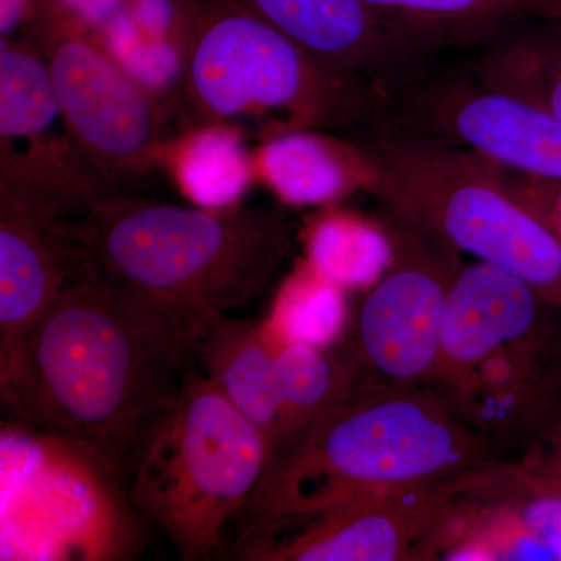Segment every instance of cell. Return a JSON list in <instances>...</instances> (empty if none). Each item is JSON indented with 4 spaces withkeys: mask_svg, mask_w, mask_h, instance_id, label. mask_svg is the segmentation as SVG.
Masks as SVG:
<instances>
[{
    "mask_svg": "<svg viewBox=\"0 0 561 561\" xmlns=\"http://www.w3.org/2000/svg\"><path fill=\"white\" fill-rule=\"evenodd\" d=\"M197 332L122 297L81 261L0 365L3 405L130 481L194 364Z\"/></svg>",
    "mask_w": 561,
    "mask_h": 561,
    "instance_id": "obj_1",
    "label": "cell"
},
{
    "mask_svg": "<svg viewBox=\"0 0 561 561\" xmlns=\"http://www.w3.org/2000/svg\"><path fill=\"white\" fill-rule=\"evenodd\" d=\"M58 221L111 289L195 331L253 300L291 245L275 209L190 208L128 192Z\"/></svg>",
    "mask_w": 561,
    "mask_h": 561,
    "instance_id": "obj_2",
    "label": "cell"
},
{
    "mask_svg": "<svg viewBox=\"0 0 561 561\" xmlns=\"http://www.w3.org/2000/svg\"><path fill=\"white\" fill-rule=\"evenodd\" d=\"M432 389L367 381L273 454L239 531L302 522L348 502L448 481L494 461Z\"/></svg>",
    "mask_w": 561,
    "mask_h": 561,
    "instance_id": "obj_3",
    "label": "cell"
},
{
    "mask_svg": "<svg viewBox=\"0 0 561 561\" xmlns=\"http://www.w3.org/2000/svg\"><path fill=\"white\" fill-rule=\"evenodd\" d=\"M179 76L173 101L184 127L265 122L280 133L343 128L381 94L313 58L295 41L217 0L176 7Z\"/></svg>",
    "mask_w": 561,
    "mask_h": 561,
    "instance_id": "obj_4",
    "label": "cell"
},
{
    "mask_svg": "<svg viewBox=\"0 0 561 561\" xmlns=\"http://www.w3.org/2000/svg\"><path fill=\"white\" fill-rule=\"evenodd\" d=\"M360 151L394 221L518 276L561 309L560 239L516 197L505 169L408 130L373 136Z\"/></svg>",
    "mask_w": 561,
    "mask_h": 561,
    "instance_id": "obj_5",
    "label": "cell"
},
{
    "mask_svg": "<svg viewBox=\"0 0 561 561\" xmlns=\"http://www.w3.org/2000/svg\"><path fill=\"white\" fill-rule=\"evenodd\" d=\"M272 459L267 435L191 364L128 496L181 560L219 559Z\"/></svg>",
    "mask_w": 561,
    "mask_h": 561,
    "instance_id": "obj_6",
    "label": "cell"
},
{
    "mask_svg": "<svg viewBox=\"0 0 561 561\" xmlns=\"http://www.w3.org/2000/svg\"><path fill=\"white\" fill-rule=\"evenodd\" d=\"M25 33L46 58L66 127L114 190L127 192L168 161L171 144L154 95L111 54L98 27L38 0Z\"/></svg>",
    "mask_w": 561,
    "mask_h": 561,
    "instance_id": "obj_7",
    "label": "cell"
},
{
    "mask_svg": "<svg viewBox=\"0 0 561 561\" xmlns=\"http://www.w3.org/2000/svg\"><path fill=\"white\" fill-rule=\"evenodd\" d=\"M0 192L47 220H72L116 194L66 127L31 35L0 47Z\"/></svg>",
    "mask_w": 561,
    "mask_h": 561,
    "instance_id": "obj_8",
    "label": "cell"
},
{
    "mask_svg": "<svg viewBox=\"0 0 561 561\" xmlns=\"http://www.w3.org/2000/svg\"><path fill=\"white\" fill-rule=\"evenodd\" d=\"M397 224L393 256L354 317L345 346L368 381L391 389H431L456 251Z\"/></svg>",
    "mask_w": 561,
    "mask_h": 561,
    "instance_id": "obj_9",
    "label": "cell"
},
{
    "mask_svg": "<svg viewBox=\"0 0 561 561\" xmlns=\"http://www.w3.org/2000/svg\"><path fill=\"white\" fill-rule=\"evenodd\" d=\"M472 471L348 502L302 522L241 531L221 556L245 561L421 559L434 531L470 490Z\"/></svg>",
    "mask_w": 561,
    "mask_h": 561,
    "instance_id": "obj_10",
    "label": "cell"
},
{
    "mask_svg": "<svg viewBox=\"0 0 561 561\" xmlns=\"http://www.w3.org/2000/svg\"><path fill=\"white\" fill-rule=\"evenodd\" d=\"M404 130L474 151L502 169L561 180V122L479 79H438L402 95Z\"/></svg>",
    "mask_w": 561,
    "mask_h": 561,
    "instance_id": "obj_11",
    "label": "cell"
},
{
    "mask_svg": "<svg viewBox=\"0 0 561 561\" xmlns=\"http://www.w3.org/2000/svg\"><path fill=\"white\" fill-rule=\"evenodd\" d=\"M432 390L494 448L529 449L561 423V337L491 351Z\"/></svg>",
    "mask_w": 561,
    "mask_h": 561,
    "instance_id": "obj_12",
    "label": "cell"
},
{
    "mask_svg": "<svg viewBox=\"0 0 561 561\" xmlns=\"http://www.w3.org/2000/svg\"><path fill=\"white\" fill-rule=\"evenodd\" d=\"M556 337H561V309L526 280L481 261L461 265L446 298L432 387L502 346Z\"/></svg>",
    "mask_w": 561,
    "mask_h": 561,
    "instance_id": "obj_13",
    "label": "cell"
},
{
    "mask_svg": "<svg viewBox=\"0 0 561 561\" xmlns=\"http://www.w3.org/2000/svg\"><path fill=\"white\" fill-rule=\"evenodd\" d=\"M80 262L60 221L0 192V365L49 311Z\"/></svg>",
    "mask_w": 561,
    "mask_h": 561,
    "instance_id": "obj_14",
    "label": "cell"
},
{
    "mask_svg": "<svg viewBox=\"0 0 561 561\" xmlns=\"http://www.w3.org/2000/svg\"><path fill=\"white\" fill-rule=\"evenodd\" d=\"M279 346L267 323L220 313L205 320L192 351L198 370L267 435L273 453L283 437Z\"/></svg>",
    "mask_w": 561,
    "mask_h": 561,
    "instance_id": "obj_15",
    "label": "cell"
},
{
    "mask_svg": "<svg viewBox=\"0 0 561 561\" xmlns=\"http://www.w3.org/2000/svg\"><path fill=\"white\" fill-rule=\"evenodd\" d=\"M413 54L493 39L527 16L541 0H364Z\"/></svg>",
    "mask_w": 561,
    "mask_h": 561,
    "instance_id": "obj_16",
    "label": "cell"
},
{
    "mask_svg": "<svg viewBox=\"0 0 561 561\" xmlns=\"http://www.w3.org/2000/svg\"><path fill=\"white\" fill-rule=\"evenodd\" d=\"M278 371L283 437L276 451L368 381L345 345L280 343Z\"/></svg>",
    "mask_w": 561,
    "mask_h": 561,
    "instance_id": "obj_17",
    "label": "cell"
},
{
    "mask_svg": "<svg viewBox=\"0 0 561 561\" xmlns=\"http://www.w3.org/2000/svg\"><path fill=\"white\" fill-rule=\"evenodd\" d=\"M172 154L181 190L203 208H228L251 180V162L242 131L227 125L187 130Z\"/></svg>",
    "mask_w": 561,
    "mask_h": 561,
    "instance_id": "obj_18",
    "label": "cell"
},
{
    "mask_svg": "<svg viewBox=\"0 0 561 561\" xmlns=\"http://www.w3.org/2000/svg\"><path fill=\"white\" fill-rule=\"evenodd\" d=\"M505 41L482 58L476 79L512 92L561 122V24Z\"/></svg>",
    "mask_w": 561,
    "mask_h": 561,
    "instance_id": "obj_19",
    "label": "cell"
},
{
    "mask_svg": "<svg viewBox=\"0 0 561 561\" xmlns=\"http://www.w3.org/2000/svg\"><path fill=\"white\" fill-rule=\"evenodd\" d=\"M262 169L273 190L298 205L330 201L346 186L335 150L306 131L280 133L268 140Z\"/></svg>",
    "mask_w": 561,
    "mask_h": 561,
    "instance_id": "obj_20",
    "label": "cell"
},
{
    "mask_svg": "<svg viewBox=\"0 0 561 561\" xmlns=\"http://www.w3.org/2000/svg\"><path fill=\"white\" fill-rule=\"evenodd\" d=\"M345 320L339 286L317 275L294 279L279 291L267 327L279 343L330 346L337 342Z\"/></svg>",
    "mask_w": 561,
    "mask_h": 561,
    "instance_id": "obj_21",
    "label": "cell"
},
{
    "mask_svg": "<svg viewBox=\"0 0 561 561\" xmlns=\"http://www.w3.org/2000/svg\"><path fill=\"white\" fill-rule=\"evenodd\" d=\"M376 245L371 236L341 221H327L313 232L311 262L317 275L335 286L364 283L376 271Z\"/></svg>",
    "mask_w": 561,
    "mask_h": 561,
    "instance_id": "obj_22",
    "label": "cell"
},
{
    "mask_svg": "<svg viewBox=\"0 0 561 561\" xmlns=\"http://www.w3.org/2000/svg\"><path fill=\"white\" fill-rule=\"evenodd\" d=\"M518 468L535 485L561 496V423L527 449Z\"/></svg>",
    "mask_w": 561,
    "mask_h": 561,
    "instance_id": "obj_23",
    "label": "cell"
},
{
    "mask_svg": "<svg viewBox=\"0 0 561 561\" xmlns=\"http://www.w3.org/2000/svg\"><path fill=\"white\" fill-rule=\"evenodd\" d=\"M507 181L508 186L515 192L527 206L537 214L538 217L549 228L561 242V180L534 179V176H523L522 180Z\"/></svg>",
    "mask_w": 561,
    "mask_h": 561,
    "instance_id": "obj_24",
    "label": "cell"
},
{
    "mask_svg": "<svg viewBox=\"0 0 561 561\" xmlns=\"http://www.w3.org/2000/svg\"><path fill=\"white\" fill-rule=\"evenodd\" d=\"M38 0H0V38L24 35L33 20Z\"/></svg>",
    "mask_w": 561,
    "mask_h": 561,
    "instance_id": "obj_25",
    "label": "cell"
},
{
    "mask_svg": "<svg viewBox=\"0 0 561 561\" xmlns=\"http://www.w3.org/2000/svg\"><path fill=\"white\" fill-rule=\"evenodd\" d=\"M540 18L561 24V0H541Z\"/></svg>",
    "mask_w": 561,
    "mask_h": 561,
    "instance_id": "obj_26",
    "label": "cell"
}]
</instances>
